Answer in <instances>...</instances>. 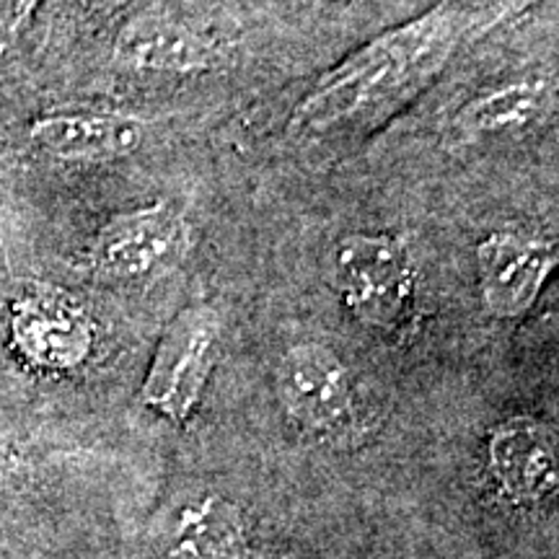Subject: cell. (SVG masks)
Wrapping results in <instances>:
<instances>
[{
  "instance_id": "obj_1",
  "label": "cell",
  "mask_w": 559,
  "mask_h": 559,
  "mask_svg": "<svg viewBox=\"0 0 559 559\" xmlns=\"http://www.w3.org/2000/svg\"><path fill=\"white\" fill-rule=\"evenodd\" d=\"M534 0H440L415 19L376 34L319 75L296 102L288 132L332 138L379 128L430 88L459 50Z\"/></svg>"
},
{
  "instance_id": "obj_2",
  "label": "cell",
  "mask_w": 559,
  "mask_h": 559,
  "mask_svg": "<svg viewBox=\"0 0 559 559\" xmlns=\"http://www.w3.org/2000/svg\"><path fill=\"white\" fill-rule=\"evenodd\" d=\"M190 251V221L171 202L158 200L107 218L88 247V267L117 285H153L174 275Z\"/></svg>"
},
{
  "instance_id": "obj_3",
  "label": "cell",
  "mask_w": 559,
  "mask_h": 559,
  "mask_svg": "<svg viewBox=\"0 0 559 559\" xmlns=\"http://www.w3.org/2000/svg\"><path fill=\"white\" fill-rule=\"evenodd\" d=\"M332 277L355 319L396 332L412 319L417 280L409 249L394 234H347L332 254Z\"/></svg>"
},
{
  "instance_id": "obj_4",
  "label": "cell",
  "mask_w": 559,
  "mask_h": 559,
  "mask_svg": "<svg viewBox=\"0 0 559 559\" xmlns=\"http://www.w3.org/2000/svg\"><path fill=\"white\" fill-rule=\"evenodd\" d=\"M218 342L221 317L213 306L181 309L160 334L140 386V402L171 425L190 423L218 360Z\"/></svg>"
},
{
  "instance_id": "obj_5",
  "label": "cell",
  "mask_w": 559,
  "mask_h": 559,
  "mask_svg": "<svg viewBox=\"0 0 559 559\" xmlns=\"http://www.w3.org/2000/svg\"><path fill=\"white\" fill-rule=\"evenodd\" d=\"M277 396L298 428L313 436H342L353 428L355 383L337 353L321 342H300L277 362Z\"/></svg>"
},
{
  "instance_id": "obj_6",
  "label": "cell",
  "mask_w": 559,
  "mask_h": 559,
  "mask_svg": "<svg viewBox=\"0 0 559 559\" xmlns=\"http://www.w3.org/2000/svg\"><path fill=\"white\" fill-rule=\"evenodd\" d=\"M479 298L489 317L510 321L534 309L557 267V243L519 230H495L474 249Z\"/></svg>"
},
{
  "instance_id": "obj_7",
  "label": "cell",
  "mask_w": 559,
  "mask_h": 559,
  "mask_svg": "<svg viewBox=\"0 0 559 559\" xmlns=\"http://www.w3.org/2000/svg\"><path fill=\"white\" fill-rule=\"evenodd\" d=\"M487 472L513 506H539L557 492V436L542 419L515 415L487 436Z\"/></svg>"
},
{
  "instance_id": "obj_8",
  "label": "cell",
  "mask_w": 559,
  "mask_h": 559,
  "mask_svg": "<svg viewBox=\"0 0 559 559\" xmlns=\"http://www.w3.org/2000/svg\"><path fill=\"white\" fill-rule=\"evenodd\" d=\"M11 342L32 366L45 370L79 368L91 355L94 326L75 300L34 293L11 309Z\"/></svg>"
},
{
  "instance_id": "obj_9",
  "label": "cell",
  "mask_w": 559,
  "mask_h": 559,
  "mask_svg": "<svg viewBox=\"0 0 559 559\" xmlns=\"http://www.w3.org/2000/svg\"><path fill=\"white\" fill-rule=\"evenodd\" d=\"M221 60L218 41L169 16H135L115 41V62L132 73L198 75Z\"/></svg>"
},
{
  "instance_id": "obj_10",
  "label": "cell",
  "mask_w": 559,
  "mask_h": 559,
  "mask_svg": "<svg viewBox=\"0 0 559 559\" xmlns=\"http://www.w3.org/2000/svg\"><path fill=\"white\" fill-rule=\"evenodd\" d=\"M145 122L124 111H52L29 124V140L60 160H120L143 148Z\"/></svg>"
},
{
  "instance_id": "obj_11",
  "label": "cell",
  "mask_w": 559,
  "mask_h": 559,
  "mask_svg": "<svg viewBox=\"0 0 559 559\" xmlns=\"http://www.w3.org/2000/svg\"><path fill=\"white\" fill-rule=\"evenodd\" d=\"M551 83L547 79H523L474 94L456 109L451 130L461 143L513 135L534 128L547 115Z\"/></svg>"
},
{
  "instance_id": "obj_12",
  "label": "cell",
  "mask_w": 559,
  "mask_h": 559,
  "mask_svg": "<svg viewBox=\"0 0 559 559\" xmlns=\"http://www.w3.org/2000/svg\"><path fill=\"white\" fill-rule=\"evenodd\" d=\"M247 551V521L221 495H205L181 510L169 544L171 559H243Z\"/></svg>"
},
{
  "instance_id": "obj_13",
  "label": "cell",
  "mask_w": 559,
  "mask_h": 559,
  "mask_svg": "<svg viewBox=\"0 0 559 559\" xmlns=\"http://www.w3.org/2000/svg\"><path fill=\"white\" fill-rule=\"evenodd\" d=\"M41 0H3V16H0V37L13 39L34 19Z\"/></svg>"
},
{
  "instance_id": "obj_14",
  "label": "cell",
  "mask_w": 559,
  "mask_h": 559,
  "mask_svg": "<svg viewBox=\"0 0 559 559\" xmlns=\"http://www.w3.org/2000/svg\"><path fill=\"white\" fill-rule=\"evenodd\" d=\"M83 3L96 11H117V9H124V5H130L132 0H83Z\"/></svg>"
},
{
  "instance_id": "obj_15",
  "label": "cell",
  "mask_w": 559,
  "mask_h": 559,
  "mask_svg": "<svg viewBox=\"0 0 559 559\" xmlns=\"http://www.w3.org/2000/svg\"><path fill=\"white\" fill-rule=\"evenodd\" d=\"M9 461H11V453L0 445V469H5V466H9Z\"/></svg>"
}]
</instances>
